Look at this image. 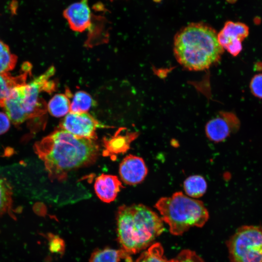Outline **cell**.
Wrapping results in <instances>:
<instances>
[{
	"label": "cell",
	"instance_id": "cell-1",
	"mask_svg": "<svg viewBox=\"0 0 262 262\" xmlns=\"http://www.w3.org/2000/svg\"><path fill=\"white\" fill-rule=\"evenodd\" d=\"M34 150L51 180L63 181L69 172L93 164L99 154L94 140L77 137L59 128L37 142Z\"/></svg>",
	"mask_w": 262,
	"mask_h": 262
},
{
	"label": "cell",
	"instance_id": "cell-2",
	"mask_svg": "<svg viewBox=\"0 0 262 262\" xmlns=\"http://www.w3.org/2000/svg\"><path fill=\"white\" fill-rule=\"evenodd\" d=\"M224 49L217 40V33L203 23H192L175 35L173 50L178 63L189 70L210 68L221 59Z\"/></svg>",
	"mask_w": 262,
	"mask_h": 262
},
{
	"label": "cell",
	"instance_id": "cell-3",
	"mask_svg": "<svg viewBox=\"0 0 262 262\" xmlns=\"http://www.w3.org/2000/svg\"><path fill=\"white\" fill-rule=\"evenodd\" d=\"M116 222L118 242L129 256L150 246L164 230L161 217L141 204L119 207Z\"/></svg>",
	"mask_w": 262,
	"mask_h": 262
},
{
	"label": "cell",
	"instance_id": "cell-4",
	"mask_svg": "<svg viewBox=\"0 0 262 262\" xmlns=\"http://www.w3.org/2000/svg\"><path fill=\"white\" fill-rule=\"evenodd\" d=\"M54 73V67L51 66L28 83L11 90L1 107L14 124L19 125L46 114L47 105L40 96L43 92L54 91L55 83L50 78Z\"/></svg>",
	"mask_w": 262,
	"mask_h": 262
},
{
	"label": "cell",
	"instance_id": "cell-5",
	"mask_svg": "<svg viewBox=\"0 0 262 262\" xmlns=\"http://www.w3.org/2000/svg\"><path fill=\"white\" fill-rule=\"evenodd\" d=\"M155 207L174 235H180L192 227H201L209 218L208 211L202 202L181 192L161 198Z\"/></svg>",
	"mask_w": 262,
	"mask_h": 262
},
{
	"label": "cell",
	"instance_id": "cell-6",
	"mask_svg": "<svg viewBox=\"0 0 262 262\" xmlns=\"http://www.w3.org/2000/svg\"><path fill=\"white\" fill-rule=\"evenodd\" d=\"M231 262H262V228L243 226L227 243Z\"/></svg>",
	"mask_w": 262,
	"mask_h": 262
},
{
	"label": "cell",
	"instance_id": "cell-7",
	"mask_svg": "<svg viewBox=\"0 0 262 262\" xmlns=\"http://www.w3.org/2000/svg\"><path fill=\"white\" fill-rule=\"evenodd\" d=\"M60 128L80 138L95 140L98 128H105L87 113L69 112L61 121Z\"/></svg>",
	"mask_w": 262,
	"mask_h": 262
},
{
	"label": "cell",
	"instance_id": "cell-8",
	"mask_svg": "<svg viewBox=\"0 0 262 262\" xmlns=\"http://www.w3.org/2000/svg\"><path fill=\"white\" fill-rule=\"evenodd\" d=\"M249 34L248 27L240 22L228 21L217 33L221 47L231 55L236 56L242 49V42Z\"/></svg>",
	"mask_w": 262,
	"mask_h": 262
},
{
	"label": "cell",
	"instance_id": "cell-9",
	"mask_svg": "<svg viewBox=\"0 0 262 262\" xmlns=\"http://www.w3.org/2000/svg\"><path fill=\"white\" fill-rule=\"evenodd\" d=\"M240 126V121L235 114L231 112H220L206 124V134L211 141L219 142L236 132Z\"/></svg>",
	"mask_w": 262,
	"mask_h": 262
},
{
	"label": "cell",
	"instance_id": "cell-10",
	"mask_svg": "<svg viewBox=\"0 0 262 262\" xmlns=\"http://www.w3.org/2000/svg\"><path fill=\"white\" fill-rule=\"evenodd\" d=\"M88 0H80L68 6L63 12V16L72 30L82 32L91 27L93 20Z\"/></svg>",
	"mask_w": 262,
	"mask_h": 262
},
{
	"label": "cell",
	"instance_id": "cell-11",
	"mask_svg": "<svg viewBox=\"0 0 262 262\" xmlns=\"http://www.w3.org/2000/svg\"><path fill=\"white\" fill-rule=\"evenodd\" d=\"M119 173L125 184L133 185L141 183L145 179L147 168L142 158L129 154L120 164Z\"/></svg>",
	"mask_w": 262,
	"mask_h": 262
},
{
	"label": "cell",
	"instance_id": "cell-12",
	"mask_svg": "<svg viewBox=\"0 0 262 262\" xmlns=\"http://www.w3.org/2000/svg\"><path fill=\"white\" fill-rule=\"evenodd\" d=\"M122 187L121 182L117 177L112 175L102 174L96 178L94 183L97 196L106 203L113 201Z\"/></svg>",
	"mask_w": 262,
	"mask_h": 262
},
{
	"label": "cell",
	"instance_id": "cell-13",
	"mask_svg": "<svg viewBox=\"0 0 262 262\" xmlns=\"http://www.w3.org/2000/svg\"><path fill=\"white\" fill-rule=\"evenodd\" d=\"M32 69L31 64L29 62H25L22 65L21 72L17 75L13 76L9 72L0 73V107L15 87L27 82L28 78L32 75Z\"/></svg>",
	"mask_w": 262,
	"mask_h": 262
},
{
	"label": "cell",
	"instance_id": "cell-14",
	"mask_svg": "<svg viewBox=\"0 0 262 262\" xmlns=\"http://www.w3.org/2000/svg\"><path fill=\"white\" fill-rule=\"evenodd\" d=\"M136 132H125L120 130L115 134L104 139V150L106 156H113L125 152L130 147L131 143L137 136Z\"/></svg>",
	"mask_w": 262,
	"mask_h": 262
},
{
	"label": "cell",
	"instance_id": "cell-15",
	"mask_svg": "<svg viewBox=\"0 0 262 262\" xmlns=\"http://www.w3.org/2000/svg\"><path fill=\"white\" fill-rule=\"evenodd\" d=\"M69 94H58L54 95L47 104V110L56 117L65 116L70 111Z\"/></svg>",
	"mask_w": 262,
	"mask_h": 262
},
{
	"label": "cell",
	"instance_id": "cell-16",
	"mask_svg": "<svg viewBox=\"0 0 262 262\" xmlns=\"http://www.w3.org/2000/svg\"><path fill=\"white\" fill-rule=\"evenodd\" d=\"M121 258H126L131 262V257L123 250L110 248L97 249L92 254L89 262H119Z\"/></svg>",
	"mask_w": 262,
	"mask_h": 262
},
{
	"label": "cell",
	"instance_id": "cell-17",
	"mask_svg": "<svg viewBox=\"0 0 262 262\" xmlns=\"http://www.w3.org/2000/svg\"><path fill=\"white\" fill-rule=\"evenodd\" d=\"M207 183L204 178L193 175L187 178L184 182L183 187L186 194L191 198L202 196L207 189Z\"/></svg>",
	"mask_w": 262,
	"mask_h": 262
},
{
	"label": "cell",
	"instance_id": "cell-18",
	"mask_svg": "<svg viewBox=\"0 0 262 262\" xmlns=\"http://www.w3.org/2000/svg\"><path fill=\"white\" fill-rule=\"evenodd\" d=\"M95 102L92 97L83 91L76 92L70 101V111L72 113H87Z\"/></svg>",
	"mask_w": 262,
	"mask_h": 262
},
{
	"label": "cell",
	"instance_id": "cell-19",
	"mask_svg": "<svg viewBox=\"0 0 262 262\" xmlns=\"http://www.w3.org/2000/svg\"><path fill=\"white\" fill-rule=\"evenodd\" d=\"M17 56L12 53L8 46L0 40V73H9L15 67Z\"/></svg>",
	"mask_w": 262,
	"mask_h": 262
},
{
	"label": "cell",
	"instance_id": "cell-20",
	"mask_svg": "<svg viewBox=\"0 0 262 262\" xmlns=\"http://www.w3.org/2000/svg\"><path fill=\"white\" fill-rule=\"evenodd\" d=\"M164 255L163 247L161 244H152L143 252L135 262H167Z\"/></svg>",
	"mask_w": 262,
	"mask_h": 262
},
{
	"label": "cell",
	"instance_id": "cell-21",
	"mask_svg": "<svg viewBox=\"0 0 262 262\" xmlns=\"http://www.w3.org/2000/svg\"><path fill=\"white\" fill-rule=\"evenodd\" d=\"M12 203V188L5 179L0 177V216L10 210Z\"/></svg>",
	"mask_w": 262,
	"mask_h": 262
},
{
	"label": "cell",
	"instance_id": "cell-22",
	"mask_svg": "<svg viewBox=\"0 0 262 262\" xmlns=\"http://www.w3.org/2000/svg\"><path fill=\"white\" fill-rule=\"evenodd\" d=\"M167 262H204L195 252L191 250H182L176 257Z\"/></svg>",
	"mask_w": 262,
	"mask_h": 262
},
{
	"label": "cell",
	"instance_id": "cell-23",
	"mask_svg": "<svg viewBox=\"0 0 262 262\" xmlns=\"http://www.w3.org/2000/svg\"><path fill=\"white\" fill-rule=\"evenodd\" d=\"M249 86L254 96L262 98V74L255 75L250 81Z\"/></svg>",
	"mask_w": 262,
	"mask_h": 262
},
{
	"label": "cell",
	"instance_id": "cell-24",
	"mask_svg": "<svg viewBox=\"0 0 262 262\" xmlns=\"http://www.w3.org/2000/svg\"><path fill=\"white\" fill-rule=\"evenodd\" d=\"M10 120L7 115L0 112V134L6 132L9 129Z\"/></svg>",
	"mask_w": 262,
	"mask_h": 262
},
{
	"label": "cell",
	"instance_id": "cell-25",
	"mask_svg": "<svg viewBox=\"0 0 262 262\" xmlns=\"http://www.w3.org/2000/svg\"><path fill=\"white\" fill-rule=\"evenodd\" d=\"M62 241L60 239L56 238L51 242V248L54 251H59L62 249Z\"/></svg>",
	"mask_w": 262,
	"mask_h": 262
}]
</instances>
